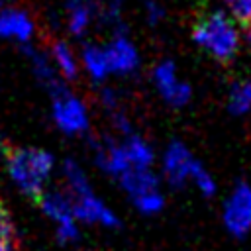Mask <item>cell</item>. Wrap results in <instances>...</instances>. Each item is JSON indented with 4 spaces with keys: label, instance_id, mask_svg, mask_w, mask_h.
I'll list each match as a JSON object with an SVG mask.
<instances>
[{
    "label": "cell",
    "instance_id": "6da1fadb",
    "mask_svg": "<svg viewBox=\"0 0 251 251\" xmlns=\"http://www.w3.org/2000/svg\"><path fill=\"white\" fill-rule=\"evenodd\" d=\"M6 165L8 175L20 192L31 198H39L43 194L45 182L53 173L55 157L49 151L37 147H12L8 149Z\"/></svg>",
    "mask_w": 251,
    "mask_h": 251
},
{
    "label": "cell",
    "instance_id": "7a4b0ae2",
    "mask_svg": "<svg viewBox=\"0 0 251 251\" xmlns=\"http://www.w3.org/2000/svg\"><path fill=\"white\" fill-rule=\"evenodd\" d=\"M192 39L220 61H229L239 45L235 27L222 12L200 18L192 27Z\"/></svg>",
    "mask_w": 251,
    "mask_h": 251
},
{
    "label": "cell",
    "instance_id": "3957f363",
    "mask_svg": "<svg viewBox=\"0 0 251 251\" xmlns=\"http://www.w3.org/2000/svg\"><path fill=\"white\" fill-rule=\"evenodd\" d=\"M39 206L43 214L55 222V233L61 243H73L78 239V226L73 212V198L69 192L51 190L39 196Z\"/></svg>",
    "mask_w": 251,
    "mask_h": 251
},
{
    "label": "cell",
    "instance_id": "277c9868",
    "mask_svg": "<svg viewBox=\"0 0 251 251\" xmlns=\"http://www.w3.org/2000/svg\"><path fill=\"white\" fill-rule=\"evenodd\" d=\"M53 98V122L63 133L69 135H78L84 133L90 126L88 110L80 98H76L69 88L63 92L51 96Z\"/></svg>",
    "mask_w": 251,
    "mask_h": 251
},
{
    "label": "cell",
    "instance_id": "5b68a950",
    "mask_svg": "<svg viewBox=\"0 0 251 251\" xmlns=\"http://www.w3.org/2000/svg\"><path fill=\"white\" fill-rule=\"evenodd\" d=\"M224 226L235 235L243 237L251 229V186L247 182H237L224 202Z\"/></svg>",
    "mask_w": 251,
    "mask_h": 251
},
{
    "label": "cell",
    "instance_id": "8992f818",
    "mask_svg": "<svg viewBox=\"0 0 251 251\" xmlns=\"http://www.w3.org/2000/svg\"><path fill=\"white\" fill-rule=\"evenodd\" d=\"M198 163L200 161L194 159V155L188 151V147L184 143L173 141L167 145L165 155H163V175L171 186L178 188L190 180Z\"/></svg>",
    "mask_w": 251,
    "mask_h": 251
},
{
    "label": "cell",
    "instance_id": "52a82bcc",
    "mask_svg": "<svg viewBox=\"0 0 251 251\" xmlns=\"http://www.w3.org/2000/svg\"><path fill=\"white\" fill-rule=\"evenodd\" d=\"M153 82H155L159 94L163 96V100L175 108L184 106L192 96L190 84L176 78V71L171 61H161L153 69Z\"/></svg>",
    "mask_w": 251,
    "mask_h": 251
},
{
    "label": "cell",
    "instance_id": "ba28073f",
    "mask_svg": "<svg viewBox=\"0 0 251 251\" xmlns=\"http://www.w3.org/2000/svg\"><path fill=\"white\" fill-rule=\"evenodd\" d=\"M71 198H73V212L76 220L86 224H100L106 227H116L120 224V218L94 192L82 194V196H71Z\"/></svg>",
    "mask_w": 251,
    "mask_h": 251
},
{
    "label": "cell",
    "instance_id": "9c48e42d",
    "mask_svg": "<svg viewBox=\"0 0 251 251\" xmlns=\"http://www.w3.org/2000/svg\"><path fill=\"white\" fill-rule=\"evenodd\" d=\"M104 53H106V61H108L110 73L127 75V73L135 71L137 65H139V55H137L133 43L126 35H118L108 45V49H104Z\"/></svg>",
    "mask_w": 251,
    "mask_h": 251
},
{
    "label": "cell",
    "instance_id": "30bf717a",
    "mask_svg": "<svg viewBox=\"0 0 251 251\" xmlns=\"http://www.w3.org/2000/svg\"><path fill=\"white\" fill-rule=\"evenodd\" d=\"M94 157L98 167L116 178H120L126 171L131 169L122 143H116L112 137H104L102 143H94Z\"/></svg>",
    "mask_w": 251,
    "mask_h": 251
},
{
    "label": "cell",
    "instance_id": "8fae6325",
    "mask_svg": "<svg viewBox=\"0 0 251 251\" xmlns=\"http://www.w3.org/2000/svg\"><path fill=\"white\" fill-rule=\"evenodd\" d=\"M118 182L131 202L159 190V178L151 169H129L118 178Z\"/></svg>",
    "mask_w": 251,
    "mask_h": 251
},
{
    "label": "cell",
    "instance_id": "7c38bea8",
    "mask_svg": "<svg viewBox=\"0 0 251 251\" xmlns=\"http://www.w3.org/2000/svg\"><path fill=\"white\" fill-rule=\"evenodd\" d=\"M31 35H33V22L25 12H20V10L0 12V37L25 43L31 39Z\"/></svg>",
    "mask_w": 251,
    "mask_h": 251
},
{
    "label": "cell",
    "instance_id": "4fadbf2b",
    "mask_svg": "<svg viewBox=\"0 0 251 251\" xmlns=\"http://www.w3.org/2000/svg\"><path fill=\"white\" fill-rule=\"evenodd\" d=\"M27 55H29L31 69H33L35 78L49 90L51 96H55V94H59V92H63V90L67 88L65 82L57 76V71L53 69V65H51V61H49V57H47L45 53L27 49Z\"/></svg>",
    "mask_w": 251,
    "mask_h": 251
},
{
    "label": "cell",
    "instance_id": "5bb4252c",
    "mask_svg": "<svg viewBox=\"0 0 251 251\" xmlns=\"http://www.w3.org/2000/svg\"><path fill=\"white\" fill-rule=\"evenodd\" d=\"M122 147H124V153H126L127 163H129L131 169H151L155 153H153L151 145L143 137L131 133V135H127L124 139Z\"/></svg>",
    "mask_w": 251,
    "mask_h": 251
},
{
    "label": "cell",
    "instance_id": "9a60e30c",
    "mask_svg": "<svg viewBox=\"0 0 251 251\" xmlns=\"http://www.w3.org/2000/svg\"><path fill=\"white\" fill-rule=\"evenodd\" d=\"M67 10L71 14L69 29L73 35H82L90 18L100 12V8L94 0H67Z\"/></svg>",
    "mask_w": 251,
    "mask_h": 251
},
{
    "label": "cell",
    "instance_id": "2e32d148",
    "mask_svg": "<svg viewBox=\"0 0 251 251\" xmlns=\"http://www.w3.org/2000/svg\"><path fill=\"white\" fill-rule=\"evenodd\" d=\"M63 176H65V182H67V192L71 196H82V194L92 192L88 176L84 175L82 167L75 159H67L63 163Z\"/></svg>",
    "mask_w": 251,
    "mask_h": 251
},
{
    "label": "cell",
    "instance_id": "e0dca14e",
    "mask_svg": "<svg viewBox=\"0 0 251 251\" xmlns=\"http://www.w3.org/2000/svg\"><path fill=\"white\" fill-rule=\"evenodd\" d=\"M82 63H84V69L86 73L96 80H104L110 73V67H108V61H106V53L96 47V45H86L82 49Z\"/></svg>",
    "mask_w": 251,
    "mask_h": 251
},
{
    "label": "cell",
    "instance_id": "ac0fdd59",
    "mask_svg": "<svg viewBox=\"0 0 251 251\" xmlns=\"http://www.w3.org/2000/svg\"><path fill=\"white\" fill-rule=\"evenodd\" d=\"M227 110L233 116H243L251 112V82L249 80H239L231 84L229 96H227Z\"/></svg>",
    "mask_w": 251,
    "mask_h": 251
},
{
    "label": "cell",
    "instance_id": "d6986e66",
    "mask_svg": "<svg viewBox=\"0 0 251 251\" xmlns=\"http://www.w3.org/2000/svg\"><path fill=\"white\" fill-rule=\"evenodd\" d=\"M51 53H53V59H55L61 75L69 80H75L78 75V65H76V59H75L71 47L65 41H55L51 47Z\"/></svg>",
    "mask_w": 251,
    "mask_h": 251
},
{
    "label": "cell",
    "instance_id": "ffe728a7",
    "mask_svg": "<svg viewBox=\"0 0 251 251\" xmlns=\"http://www.w3.org/2000/svg\"><path fill=\"white\" fill-rule=\"evenodd\" d=\"M0 251H16V227L10 212L0 202Z\"/></svg>",
    "mask_w": 251,
    "mask_h": 251
},
{
    "label": "cell",
    "instance_id": "44dd1931",
    "mask_svg": "<svg viewBox=\"0 0 251 251\" xmlns=\"http://www.w3.org/2000/svg\"><path fill=\"white\" fill-rule=\"evenodd\" d=\"M133 206H135L137 212H141V214H145V216H153V214H157V212L163 210V206H165V196L157 190V192H151V194H145V196L133 200Z\"/></svg>",
    "mask_w": 251,
    "mask_h": 251
},
{
    "label": "cell",
    "instance_id": "7402d4cb",
    "mask_svg": "<svg viewBox=\"0 0 251 251\" xmlns=\"http://www.w3.org/2000/svg\"><path fill=\"white\" fill-rule=\"evenodd\" d=\"M190 182H194V186L204 194V196H214L216 194V180L214 176L204 169L202 163L196 165L192 176H190Z\"/></svg>",
    "mask_w": 251,
    "mask_h": 251
},
{
    "label": "cell",
    "instance_id": "603a6c76",
    "mask_svg": "<svg viewBox=\"0 0 251 251\" xmlns=\"http://www.w3.org/2000/svg\"><path fill=\"white\" fill-rule=\"evenodd\" d=\"M231 12L241 25L251 27V0H233Z\"/></svg>",
    "mask_w": 251,
    "mask_h": 251
},
{
    "label": "cell",
    "instance_id": "cb8c5ba5",
    "mask_svg": "<svg viewBox=\"0 0 251 251\" xmlns=\"http://www.w3.org/2000/svg\"><path fill=\"white\" fill-rule=\"evenodd\" d=\"M110 114V118H112V124H114V127L120 131V133H124V137H127V135H131L133 131H131V122H129V118L118 108V110H114V112H108Z\"/></svg>",
    "mask_w": 251,
    "mask_h": 251
},
{
    "label": "cell",
    "instance_id": "d4e9b609",
    "mask_svg": "<svg viewBox=\"0 0 251 251\" xmlns=\"http://www.w3.org/2000/svg\"><path fill=\"white\" fill-rule=\"evenodd\" d=\"M145 8H147V16H149V22H151V24H157L159 20H163L165 10H163V6H159L155 0H145Z\"/></svg>",
    "mask_w": 251,
    "mask_h": 251
},
{
    "label": "cell",
    "instance_id": "484cf974",
    "mask_svg": "<svg viewBox=\"0 0 251 251\" xmlns=\"http://www.w3.org/2000/svg\"><path fill=\"white\" fill-rule=\"evenodd\" d=\"M249 31H247V37H249V43H251V27H247Z\"/></svg>",
    "mask_w": 251,
    "mask_h": 251
},
{
    "label": "cell",
    "instance_id": "4316f807",
    "mask_svg": "<svg viewBox=\"0 0 251 251\" xmlns=\"http://www.w3.org/2000/svg\"><path fill=\"white\" fill-rule=\"evenodd\" d=\"M0 6H4V0H0Z\"/></svg>",
    "mask_w": 251,
    "mask_h": 251
},
{
    "label": "cell",
    "instance_id": "83f0119b",
    "mask_svg": "<svg viewBox=\"0 0 251 251\" xmlns=\"http://www.w3.org/2000/svg\"><path fill=\"white\" fill-rule=\"evenodd\" d=\"M227 2H229V4H231V2H233V0H227Z\"/></svg>",
    "mask_w": 251,
    "mask_h": 251
}]
</instances>
